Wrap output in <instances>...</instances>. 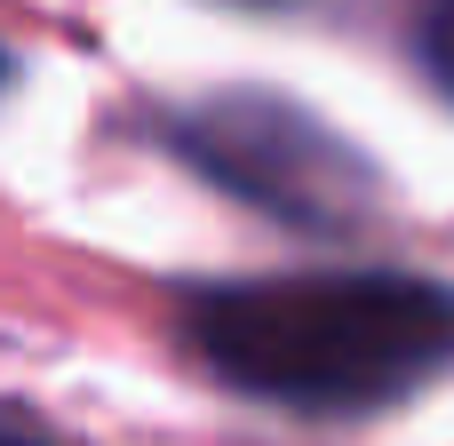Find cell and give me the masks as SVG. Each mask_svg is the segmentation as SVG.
I'll return each mask as SVG.
<instances>
[{
    "label": "cell",
    "mask_w": 454,
    "mask_h": 446,
    "mask_svg": "<svg viewBox=\"0 0 454 446\" xmlns=\"http://www.w3.org/2000/svg\"><path fill=\"white\" fill-rule=\"evenodd\" d=\"M184 343L247 399L375 415L454 367V287L415 271H295L184 303Z\"/></svg>",
    "instance_id": "6da1fadb"
},
{
    "label": "cell",
    "mask_w": 454,
    "mask_h": 446,
    "mask_svg": "<svg viewBox=\"0 0 454 446\" xmlns=\"http://www.w3.org/2000/svg\"><path fill=\"white\" fill-rule=\"evenodd\" d=\"M168 144L215 192H231L279 223H303V231H343L375 200V168L327 120H311L303 104L263 96V88H231V96L176 112Z\"/></svg>",
    "instance_id": "7a4b0ae2"
},
{
    "label": "cell",
    "mask_w": 454,
    "mask_h": 446,
    "mask_svg": "<svg viewBox=\"0 0 454 446\" xmlns=\"http://www.w3.org/2000/svg\"><path fill=\"white\" fill-rule=\"evenodd\" d=\"M415 56H423V72L454 96V0H431V8H423V24H415Z\"/></svg>",
    "instance_id": "3957f363"
},
{
    "label": "cell",
    "mask_w": 454,
    "mask_h": 446,
    "mask_svg": "<svg viewBox=\"0 0 454 446\" xmlns=\"http://www.w3.org/2000/svg\"><path fill=\"white\" fill-rule=\"evenodd\" d=\"M0 446H40V439H24V431H0Z\"/></svg>",
    "instance_id": "277c9868"
},
{
    "label": "cell",
    "mask_w": 454,
    "mask_h": 446,
    "mask_svg": "<svg viewBox=\"0 0 454 446\" xmlns=\"http://www.w3.org/2000/svg\"><path fill=\"white\" fill-rule=\"evenodd\" d=\"M0 80H8V48H0Z\"/></svg>",
    "instance_id": "5b68a950"
}]
</instances>
